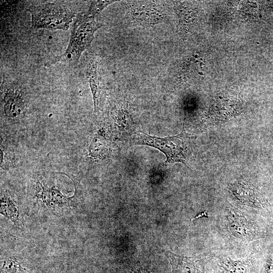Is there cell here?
Listing matches in <instances>:
<instances>
[{
  "label": "cell",
  "instance_id": "cell-3",
  "mask_svg": "<svg viewBox=\"0 0 273 273\" xmlns=\"http://www.w3.org/2000/svg\"><path fill=\"white\" fill-rule=\"evenodd\" d=\"M130 142L131 145H147L158 149L166 157L165 164L185 162L186 148L180 135L158 138L140 132L132 136Z\"/></svg>",
  "mask_w": 273,
  "mask_h": 273
},
{
  "label": "cell",
  "instance_id": "cell-12",
  "mask_svg": "<svg viewBox=\"0 0 273 273\" xmlns=\"http://www.w3.org/2000/svg\"><path fill=\"white\" fill-rule=\"evenodd\" d=\"M1 213L10 219L16 225L19 223L18 209L14 201L6 196H1Z\"/></svg>",
  "mask_w": 273,
  "mask_h": 273
},
{
  "label": "cell",
  "instance_id": "cell-13",
  "mask_svg": "<svg viewBox=\"0 0 273 273\" xmlns=\"http://www.w3.org/2000/svg\"><path fill=\"white\" fill-rule=\"evenodd\" d=\"M115 1H93L90 2V5L87 13L90 16L95 17L99 14L102 10L106 7L111 5Z\"/></svg>",
  "mask_w": 273,
  "mask_h": 273
},
{
  "label": "cell",
  "instance_id": "cell-14",
  "mask_svg": "<svg viewBox=\"0 0 273 273\" xmlns=\"http://www.w3.org/2000/svg\"><path fill=\"white\" fill-rule=\"evenodd\" d=\"M129 267L133 273H151L138 263L131 264Z\"/></svg>",
  "mask_w": 273,
  "mask_h": 273
},
{
  "label": "cell",
  "instance_id": "cell-8",
  "mask_svg": "<svg viewBox=\"0 0 273 273\" xmlns=\"http://www.w3.org/2000/svg\"><path fill=\"white\" fill-rule=\"evenodd\" d=\"M37 186L36 196L43 205L53 208L56 206L63 207L70 205L71 198L63 195L58 189L43 186L39 182Z\"/></svg>",
  "mask_w": 273,
  "mask_h": 273
},
{
  "label": "cell",
  "instance_id": "cell-10",
  "mask_svg": "<svg viewBox=\"0 0 273 273\" xmlns=\"http://www.w3.org/2000/svg\"><path fill=\"white\" fill-rule=\"evenodd\" d=\"M5 99L4 110L6 114L11 117L19 115L24 108V104L20 96L10 90Z\"/></svg>",
  "mask_w": 273,
  "mask_h": 273
},
{
  "label": "cell",
  "instance_id": "cell-21",
  "mask_svg": "<svg viewBox=\"0 0 273 273\" xmlns=\"http://www.w3.org/2000/svg\"><path fill=\"white\" fill-rule=\"evenodd\" d=\"M259 17H260V18H261V17H262V16H261V15H259Z\"/></svg>",
  "mask_w": 273,
  "mask_h": 273
},
{
  "label": "cell",
  "instance_id": "cell-17",
  "mask_svg": "<svg viewBox=\"0 0 273 273\" xmlns=\"http://www.w3.org/2000/svg\"><path fill=\"white\" fill-rule=\"evenodd\" d=\"M198 74H200V75H203V73L202 72H199Z\"/></svg>",
  "mask_w": 273,
  "mask_h": 273
},
{
  "label": "cell",
  "instance_id": "cell-9",
  "mask_svg": "<svg viewBox=\"0 0 273 273\" xmlns=\"http://www.w3.org/2000/svg\"><path fill=\"white\" fill-rule=\"evenodd\" d=\"M86 75L93 95L95 112L98 111L102 91V85L98 71L97 63L92 56L89 58L86 67Z\"/></svg>",
  "mask_w": 273,
  "mask_h": 273
},
{
  "label": "cell",
  "instance_id": "cell-1",
  "mask_svg": "<svg viewBox=\"0 0 273 273\" xmlns=\"http://www.w3.org/2000/svg\"><path fill=\"white\" fill-rule=\"evenodd\" d=\"M103 25L87 12L78 14L72 25L70 40L65 52L48 64L62 62L75 66L83 52L90 47L95 32Z\"/></svg>",
  "mask_w": 273,
  "mask_h": 273
},
{
  "label": "cell",
  "instance_id": "cell-4",
  "mask_svg": "<svg viewBox=\"0 0 273 273\" xmlns=\"http://www.w3.org/2000/svg\"><path fill=\"white\" fill-rule=\"evenodd\" d=\"M128 6L131 17L140 25H153L164 20V16L162 12L150 2H131Z\"/></svg>",
  "mask_w": 273,
  "mask_h": 273
},
{
  "label": "cell",
  "instance_id": "cell-16",
  "mask_svg": "<svg viewBox=\"0 0 273 273\" xmlns=\"http://www.w3.org/2000/svg\"><path fill=\"white\" fill-rule=\"evenodd\" d=\"M266 273H273V263H270Z\"/></svg>",
  "mask_w": 273,
  "mask_h": 273
},
{
  "label": "cell",
  "instance_id": "cell-18",
  "mask_svg": "<svg viewBox=\"0 0 273 273\" xmlns=\"http://www.w3.org/2000/svg\"><path fill=\"white\" fill-rule=\"evenodd\" d=\"M195 57L196 58H198V55H195Z\"/></svg>",
  "mask_w": 273,
  "mask_h": 273
},
{
  "label": "cell",
  "instance_id": "cell-20",
  "mask_svg": "<svg viewBox=\"0 0 273 273\" xmlns=\"http://www.w3.org/2000/svg\"><path fill=\"white\" fill-rule=\"evenodd\" d=\"M203 65V64L202 63H200V65Z\"/></svg>",
  "mask_w": 273,
  "mask_h": 273
},
{
  "label": "cell",
  "instance_id": "cell-11",
  "mask_svg": "<svg viewBox=\"0 0 273 273\" xmlns=\"http://www.w3.org/2000/svg\"><path fill=\"white\" fill-rule=\"evenodd\" d=\"M220 266L225 273H248L249 264L246 261L235 260L225 257L220 259Z\"/></svg>",
  "mask_w": 273,
  "mask_h": 273
},
{
  "label": "cell",
  "instance_id": "cell-19",
  "mask_svg": "<svg viewBox=\"0 0 273 273\" xmlns=\"http://www.w3.org/2000/svg\"><path fill=\"white\" fill-rule=\"evenodd\" d=\"M219 99H222V97H219Z\"/></svg>",
  "mask_w": 273,
  "mask_h": 273
},
{
  "label": "cell",
  "instance_id": "cell-2",
  "mask_svg": "<svg viewBox=\"0 0 273 273\" xmlns=\"http://www.w3.org/2000/svg\"><path fill=\"white\" fill-rule=\"evenodd\" d=\"M31 24L34 28L67 30L75 13L65 6L45 2L29 7Z\"/></svg>",
  "mask_w": 273,
  "mask_h": 273
},
{
  "label": "cell",
  "instance_id": "cell-6",
  "mask_svg": "<svg viewBox=\"0 0 273 273\" xmlns=\"http://www.w3.org/2000/svg\"><path fill=\"white\" fill-rule=\"evenodd\" d=\"M230 190L235 197L243 204L254 207H262L264 200L259 191L247 182H235L230 185Z\"/></svg>",
  "mask_w": 273,
  "mask_h": 273
},
{
  "label": "cell",
  "instance_id": "cell-7",
  "mask_svg": "<svg viewBox=\"0 0 273 273\" xmlns=\"http://www.w3.org/2000/svg\"><path fill=\"white\" fill-rule=\"evenodd\" d=\"M228 221L229 230L235 237L246 241L254 238L255 228L243 215L232 210L228 216Z\"/></svg>",
  "mask_w": 273,
  "mask_h": 273
},
{
  "label": "cell",
  "instance_id": "cell-5",
  "mask_svg": "<svg viewBox=\"0 0 273 273\" xmlns=\"http://www.w3.org/2000/svg\"><path fill=\"white\" fill-rule=\"evenodd\" d=\"M172 273H204L205 263L199 257H187L165 251Z\"/></svg>",
  "mask_w": 273,
  "mask_h": 273
},
{
  "label": "cell",
  "instance_id": "cell-15",
  "mask_svg": "<svg viewBox=\"0 0 273 273\" xmlns=\"http://www.w3.org/2000/svg\"><path fill=\"white\" fill-rule=\"evenodd\" d=\"M208 217V215L206 211H204L198 213L195 217L191 219V221L199 219L201 217Z\"/></svg>",
  "mask_w": 273,
  "mask_h": 273
}]
</instances>
